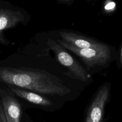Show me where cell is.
<instances>
[{
  "instance_id": "obj_1",
  "label": "cell",
  "mask_w": 122,
  "mask_h": 122,
  "mask_svg": "<svg viewBox=\"0 0 122 122\" xmlns=\"http://www.w3.org/2000/svg\"><path fill=\"white\" fill-rule=\"evenodd\" d=\"M43 33L36 34L6 58L0 60V81L54 101L76 99L86 86L73 78L51 54Z\"/></svg>"
},
{
  "instance_id": "obj_2",
  "label": "cell",
  "mask_w": 122,
  "mask_h": 122,
  "mask_svg": "<svg viewBox=\"0 0 122 122\" xmlns=\"http://www.w3.org/2000/svg\"><path fill=\"white\" fill-rule=\"evenodd\" d=\"M54 38L61 45L79 57L90 74L96 73L106 68L114 59V51L108 44L100 48L80 49Z\"/></svg>"
},
{
  "instance_id": "obj_3",
  "label": "cell",
  "mask_w": 122,
  "mask_h": 122,
  "mask_svg": "<svg viewBox=\"0 0 122 122\" xmlns=\"http://www.w3.org/2000/svg\"><path fill=\"white\" fill-rule=\"evenodd\" d=\"M46 44L52 51L59 63L64 67L73 78L81 81L86 85L92 81L91 74L67 50L61 45L49 32H43Z\"/></svg>"
},
{
  "instance_id": "obj_4",
  "label": "cell",
  "mask_w": 122,
  "mask_h": 122,
  "mask_svg": "<svg viewBox=\"0 0 122 122\" xmlns=\"http://www.w3.org/2000/svg\"><path fill=\"white\" fill-rule=\"evenodd\" d=\"M30 14L23 8L14 5L9 1L0 5V44L7 46L14 44L7 39L5 31L19 24L27 26L31 20Z\"/></svg>"
},
{
  "instance_id": "obj_5",
  "label": "cell",
  "mask_w": 122,
  "mask_h": 122,
  "mask_svg": "<svg viewBox=\"0 0 122 122\" xmlns=\"http://www.w3.org/2000/svg\"><path fill=\"white\" fill-rule=\"evenodd\" d=\"M111 96V84L106 82L97 90L86 110L84 122H103L105 109Z\"/></svg>"
},
{
  "instance_id": "obj_6",
  "label": "cell",
  "mask_w": 122,
  "mask_h": 122,
  "mask_svg": "<svg viewBox=\"0 0 122 122\" xmlns=\"http://www.w3.org/2000/svg\"><path fill=\"white\" fill-rule=\"evenodd\" d=\"M54 38L78 48H100L107 44L82 34L67 29H58L49 32Z\"/></svg>"
},
{
  "instance_id": "obj_7",
  "label": "cell",
  "mask_w": 122,
  "mask_h": 122,
  "mask_svg": "<svg viewBox=\"0 0 122 122\" xmlns=\"http://www.w3.org/2000/svg\"><path fill=\"white\" fill-rule=\"evenodd\" d=\"M0 99L7 122H20V104L5 84L0 88Z\"/></svg>"
},
{
  "instance_id": "obj_8",
  "label": "cell",
  "mask_w": 122,
  "mask_h": 122,
  "mask_svg": "<svg viewBox=\"0 0 122 122\" xmlns=\"http://www.w3.org/2000/svg\"><path fill=\"white\" fill-rule=\"evenodd\" d=\"M16 96L22 99L41 109L46 111H55L59 108L54 101L35 92L13 85L6 84Z\"/></svg>"
},
{
  "instance_id": "obj_9",
  "label": "cell",
  "mask_w": 122,
  "mask_h": 122,
  "mask_svg": "<svg viewBox=\"0 0 122 122\" xmlns=\"http://www.w3.org/2000/svg\"><path fill=\"white\" fill-rule=\"evenodd\" d=\"M117 65L119 68L122 69V43L118 55Z\"/></svg>"
},
{
  "instance_id": "obj_10",
  "label": "cell",
  "mask_w": 122,
  "mask_h": 122,
  "mask_svg": "<svg viewBox=\"0 0 122 122\" xmlns=\"http://www.w3.org/2000/svg\"><path fill=\"white\" fill-rule=\"evenodd\" d=\"M57 3L62 4H65L67 5H71L73 3L75 0H53Z\"/></svg>"
},
{
  "instance_id": "obj_11",
  "label": "cell",
  "mask_w": 122,
  "mask_h": 122,
  "mask_svg": "<svg viewBox=\"0 0 122 122\" xmlns=\"http://www.w3.org/2000/svg\"><path fill=\"white\" fill-rule=\"evenodd\" d=\"M0 116L1 122H7L6 119V118H5V116L4 115L3 111V109H2L1 101L0 102Z\"/></svg>"
},
{
  "instance_id": "obj_12",
  "label": "cell",
  "mask_w": 122,
  "mask_h": 122,
  "mask_svg": "<svg viewBox=\"0 0 122 122\" xmlns=\"http://www.w3.org/2000/svg\"><path fill=\"white\" fill-rule=\"evenodd\" d=\"M7 0H0V5L3 4L4 3H5Z\"/></svg>"
},
{
  "instance_id": "obj_13",
  "label": "cell",
  "mask_w": 122,
  "mask_h": 122,
  "mask_svg": "<svg viewBox=\"0 0 122 122\" xmlns=\"http://www.w3.org/2000/svg\"><path fill=\"white\" fill-rule=\"evenodd\" d=\"M0 122H1V118H0Z\"/></svg>"
},
{
  "instance_id": "obj_14",
  "label": "cell",
  "mask_w": 122,
  "mask_h": 122,
  "mask_svg": "<svg viewBox=\"0 0 122 122\" xmlns=\"http://www.w3.org/2000/svg\"><path fill=\"white\" fill-rule=\"evenodd\" d=\"M1 51L0 50V54H1Z\"/></svg>"
},
{
  "instance_id": "obj_15",
  "label": "cell",
  "mask_w": 122,
  "mask_h": 122,
  "mask_svg": "<svg viewBox=\"0 0 122 122\" xmlns=\"http://www.w3.org/2000/svg\"><path fill=\"white\" fill-rule=\"evenodd\" d=\"M87 0V1H90V0Z\"/></svg>"
}]
</instances>
